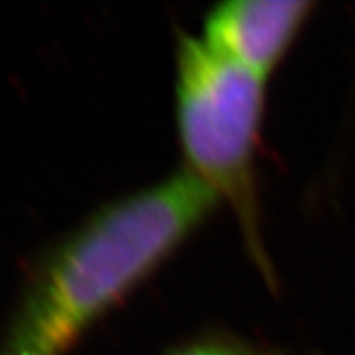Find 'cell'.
Here are the masks:
<instances>
[{
	"label": "cell",
	"instance_id": "1",
	"mask_svg": "<svg viewBox=\"0 0 355 355\" xmlns=\"http://www.w3.org/2000/svg\"><path fill=\"white\" fill-rule=\"evenodd\" d=\"M217 202L216 191L186 170L95 214L40 268L0 355H64L164 263Z\"/></svg>",
	"mask_w": 355,
	"mask_h": 355
},
{
	"label": "cell",
	"instance_id": "3",
	"mask_svg": "<svg viewBox=\"0 0 355 355\" xmlns=\"http://www.w3.org/2000/svg\"><path fill=\"white\" fill-rule=\"evenodd\" d=\"M312 2L231 0L205 18L203 42L235 64L266 77L302 28Z\"/></svg>",
	"mask_w": 355,
	"mask_h": 355
},
{
	"label": "cell",
	"instance_id": "4",
	"mask_svg": "<svg viewBox=\"0 0 355 355\" xmlns=\"http://www.w3.org/2000/svg\"><path fill=\"white\" fill-rule=\"evenodd\" d=\"M170 355H257L253 349L225 340H203L190 343L180 349H174Z\"/></svg>",
	"mask_w": 355,
	"mask_h": 355
},
{
	"label": "cell",
	"instance_id": "2",
	"mask_svg": "<svg viewBox=\"0 0 355 355\" xmlns=\"http://www.w3.org/2000/svg\"><path fill=\"white\" fill-rule=\"evenodd\" d=\"M265 79L203 40L180 38L176 116L188 172L229 200L245 219L251 214V168Z\"/></svg>",
	"mask_w": 355,
	"mask_h": 355
}]
</instances>
